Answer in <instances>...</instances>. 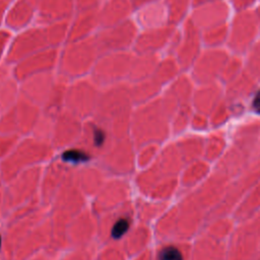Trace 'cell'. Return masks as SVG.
I'll use <instances>...</instances> for the list:
<instances>
[{
    "label": "cell",
    "instance_id": "obj_1",
    "mask_svg": "<svg viewBox=\"0 0 260 260\" xmlns=\"http://www.w3.org/2000/svg\"><path fill=\"white\" fill-rule=\"evenodd\" d=\"M88 153L81 149H68L62 153V159L71 164H80L89 159Z\"/></svg>",
    "mask_w": 260,
    "mask_h": 260
},
{
    "label": "cell",
    "instance_id": "obj_2",
    "mask_svg": "<svg viewBox=\"0 0 260 260\" xmlns=\"http://www.w3.org/2000/svg\"><path fill=\"white\" fill-rule=\"evenodd\" d=\"M130 226V221L127 217H120L115 221V223L112 226L111 230V236L112 238L118 240L122 238L129 230Z\"/></svg>",
    "mask_w": 260,
    "mask_h": 260
},
{
    "label": "cell",
    "instance_id": "obj_3",
    "mask_svg": "<svg viewBox=\"0 0 260 260\" xmlns=\"http://www.w3.org/2000/svg\"><path fill=\"white\" fill-rule=\"evenodd\" d=\"M158 260H183L181 251L175 246H166L158 253Z\"/></svg>",
    "mask_w": 260,
    "mask_h": 260
},
{
    "label": "cell",
    "instance_id": "obj_4",
    "mask_svg": "<svg viewBox=\"0 0 260 260\" xmlns=\"http://www.w3.org/2000/svg\"><path fill=\"white\" fill-rule=\"evenodd\" d=\"M106 135L105 132L102 129H95L93 131V142L96 146H101L103 145L104 141H105Z\"/></svg>",
    "mask_w": 260,
    "mask_h": 260
},
{
    "label": "cell",
    "instance_id": "obj_5",
    "mask_svg": "<svg viewBox=\"0 0 260 260\" xmlns=\"http://www.w3.org/2000/svg\"><path fill=\"white\" fill-rule=\"evenodd\" d=\"M253 108L257 111L260 112V92L256 95V98L253 101Z\"/></svg>",
    "mask_w": 260,
    "mask_h": 260
},
{
    "label": "cell",
    "instance_id": "obj_6",
    "mask_svg": "<svg viewBox=\"0 0 260 260\" xmlns=\"http://www.w3.org/2000/svg\"><path fill=\"white\" fill-rule=\"evenodd\" d=\"M1 243H2V241H1V236H0V247H1Z\"/></svg>",
    "mask_w": 260,
    "mask_h": 260
}]
</instances>
